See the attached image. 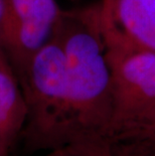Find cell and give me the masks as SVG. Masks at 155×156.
I'll return each instance as SVG.
<instances>
[{
  "label": "cell",
  "mask_w": 155,
  "mask_h": 156,
  "mask_svg": "<svg viewBox=\"0 0 155 156\" xmlns=\"http://www.w3.org/2000/svg\"><path fill=\"white\" fill-rule=\"evenodd\" d=\"M55 34L65 54L79 143L109 140L113 113L112 77L99 9L64 11Z\"/></svg>",
  "instance_id": "6da1fadb"
},
{
  "label": "cell",
  "mask_w": 155,
  "mask_h": 156,
  "mask_svg": "<svg viewBox=\"0 0 155 156\" xmlns=\"http://www.w3.org/2000/svg\"><path fill=\"white\" fill-rule=\"evenodd\" d=\"M17 79L26 104L19 139L25 153L78 144L65 54L55 34Z\"/></svg>",
  "instance_id": "7a4b0ae2"
},
{
  "label": "cell",
  "mask_w": 155,
  "mask_h": 156,
  "mask_svg": "<svg viewBox=\"0 0 155 156\" xmlns=\"http://www.w3.org/2000/svg\"><path fill=\"white\" fill-rule=\"evenodd\" d=\"M112 77L110 139L142 135L155 112V51H107Z\"/></svg>",
  "instance_id": "3957f363"
},
{
  "label": "cell",
  "mask_w": 155,
  "mask_h": 156,
  "mask_svg": "<svg viewBox=\"0 0 155 156\" xmlns=\"http://www.w3.org/2000/svg\"><path fill=\"white\" fill-rule=\"evenodd\" d=\"M3 49L16 77L51 41L64 14L55 0H2Z\"/></svg>",
  "instance_id": "277c9868"
},
{
  "label": "cell",
  "mask_w": 155,
  "mask_h": 156,
  "mask_svg": "<svg viewBox=\"0 0 155 156\" xmlns=\"http://www.w3.org/2000/svg\"><path fill=\"white\" fill-rule=\"evenodd\" d=\"M99 22L107 51H155V0H103Z\"/></svg>",
  "instance_id": "5b68a950"
},
{
  "label": "cell",
  "mask_w": 155,
  "mask_h": 156,
  "mask_svg": "<svg viewBox=\"0 0 155 156\" xmlns=\"http://www.w3.org/2000/svg\"><path fill=\"white\" fill-rule=\"evenodd\" d=\"M26 118L23 93L5 52L0 51V156H10Z\"/></svg>",
  "instance_id": "8992f818"
},
{
  "label": "cell",
  "mask_w": 155,
  "mask_h": 156,
  "mask_svg": "<svg viewBox=\"0 0 155 156\" xmlns=\"http://www.w3.org/2000/svg\"><path fill=\"white\" fill-rule=\"evenodd\" d=\"M105 156H155V140L144 136L110 139Z\"/></svg>",
  "instance_id": "52a82bcc"
},
{
  "label": "cell",
  "mask_w": 155,
  "mask_h": 156,
  "mask_svg": "<svg viewBox=\"0 0 155 156\" xmlns=\"http://www.w3.org/2000/svg\"><path fill=\"white\" fill-rule=\"evenodd\" d=\"M108 142L107 140L98 143L71 144L48 150L47 154L41 156H105Z\"/></svg>",
  "instance_id": "ba28073f"
},
{
  "label": "cell",
  "mask_w": 155,
  "mask_h": 156,
  "mask_svg": "<svg viewBox=\"0 0 155 156\" xmlns=\"http://www.w3.org/2000/svg\"><path fill=\"white\" fill-rule=\"evenodd\" d=\"M143 135L155 140V112L152 116V118H151L149 124H148V126H147L146 130L144 131Z\"/></svg>",
  "instance_id": "9c48e42d"
},
{
  "label": "cell",
  "mask_w": 155,
  "mask_h": 156,
  "mask_svg": "<svg viewBox=\"0 0 155 156\" xmlns=\"http://www.w3.org/2000/svg\"><path fill=\"white\" fill-rule=\"evenodd\" d=\"M0 51H3V4L0 0Z\"/></svg>",
  "instance_id": "30bf717a"
}]
</instances>
